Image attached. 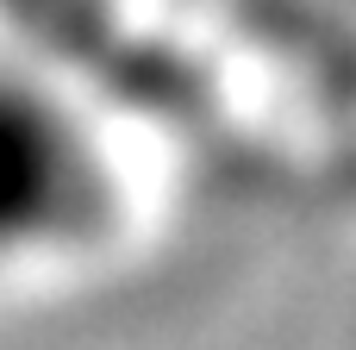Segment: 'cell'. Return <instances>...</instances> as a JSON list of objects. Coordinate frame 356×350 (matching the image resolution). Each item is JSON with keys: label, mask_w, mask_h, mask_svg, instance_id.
I'll return each mask as SVG.
<instances>
[{"label": "cell", "mask_w": 356, "mask_h": 350, "mask_svg": "<svg viewBox=\"0 0 356 350\" xmlns=\"http://www.w3.org/2000/svg\"><path fill=\"white\" fill-rule=\"evenodd\" d=\"M106 169L75 106L25 69H0V269L56 257L100 225Z\"/></svg>", "instance_id": "cell-1"}]
</instances>
